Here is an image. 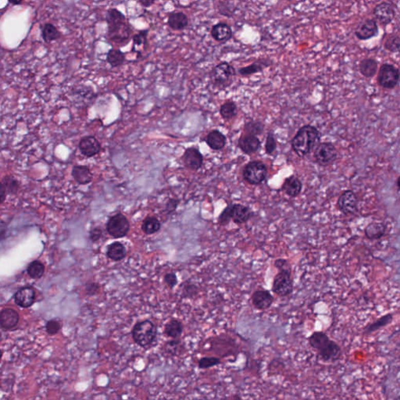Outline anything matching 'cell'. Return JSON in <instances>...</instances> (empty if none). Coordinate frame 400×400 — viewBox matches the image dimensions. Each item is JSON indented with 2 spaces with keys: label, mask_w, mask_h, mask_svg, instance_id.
Here are the masks:
<instances>
[{
  "label": "cell",
  "mask_w": 400,
  "mask_h": 400,
  "mask_svg": "<svg viewBox=\"0 0 400 400\" xmlns=\"http://www.w3.org/2000/svg\"><path fill=\"white\" fill-rule=\"evenodd\" d=\"M107 25L106 40L117 47L127 46L133 36V28L125 15L117 8H110L106 13Z\"/></svg>",
  "instance_id": "cell-1"
},
{
  "label": "cell",
  "mask_w": 400,
  "mask_h": 400,
  "mask_svg": "<svg viewBox=\"0 0 400 400\" xmlns=\"http://www.w3.org/2000/svg\"><path fill=\"white\" fill-rule=\"evenodd\" d=\"M274 265L278 269V272L274 277L272 292L278 297L289 296L294 290L291 264L286 259L278 258L275 260Z\"/></svg>",
  "instance_id": "cell-2"
},
{
  "label": "cell",
  "mask_w": 400,
  "mask_h": 400,
  "mask_svg": "<svg viewBox=\"0 0 400 400\" xmlns=\"http://www.w3.org/2000/svg\"><path fill=\"white\" fill-rule=\"evenodd\" d=\"M308 342L323 361L335 362L342 356L341 347L324 332H313L308 338Z\"/></svg>",
  "instance_id": "cell-3"
},
{
  "label": "cell",
  "mask_w": 400,
  "mask_h": 400,
  "mask_svg": "<svg viewBox=\"0 0 400 400\" xmlns=\"http://www.w3.org/2000/svg\"><path fill=\"white\" fill-rule=\"evenodd\" d=\"M321 135L314 126H303L292 140V148L299 157H304L320 143Z\"/></svg>",
  "instance_id": "cell-4"
},
{
  "label": "cell",
  "mask_w": 400,
  "mask_h": 400,
  "mask_svg": "<svg viewBox=\"0 0 400 400\" xmlns=\"http://www.w3.org/2000/svg\"><path fill=\"white\" fill-rule=\"evenodd\" d=\"M236 70L228 62H221L210 72V84L217 89H225L232 84Z\"/></svg>",
  "instance_id": "cell-5"
},
{
  "label": "cell",
  "mask_w": 400,
  "mask_h": 400,
  "mask_svg": "<svg viewBox=\"0 0 400 400\" xmlns=\"http://www.w3.org/2000/svg\"><path fill=\"white\" fill-rule=\"evenodd\" d=\"M157 335L156 325L152 321H141L137 323L132 330L134 341L142 347H148L154 342Z\"/></svg>",
  "instance_id": "cell-6"
},
{
  "label": "cell",
  "mask_w": 400,
  "mask_h": 400,
  "mask_svg": "<svg viewBox=\"0 0 400 400\" xmlns=\"http://www.w3.org/2000/svg\"><path fill=\"white\" fill-rule=\"evenodd\" d=\"M267 175V168L263 162L254 160L243 168V177L246 183L254 186L261 184Z\"/></svg>",
  "instance_id": "cell-7"
},
{
  "label": "cell",
  "mask_w": 400,
  "mask_h": 400,
  "mask_svg": "<svg viewBox=\"0 0 400 400\" xmlns=\"http://www.w3.org/2000/svg\"><path fill=\"white\" fill-rule=\"evenodd\" d=\"M106 228L110 235L114 239H120L129 234L130 222L125 215L121 213H116L108 220Z\"/></svg>",
  "instance_id": "cell-8"
},
{
  "label": "cell",
  "mask_w": 400,
  "mask_h": 400,
  "mask_svg": "<svg viewBox=\"0 0 400 400\" xmlns=\"http://www.w3.org/2000/svg\"><path fill=\"white\" fill-rule=\"evenodd\" d=\"M399 78V70L392 64H383L377 73V83L385 89L395 88L398 85Z\"/></svg>",
  "instance_id": "cell-9"
},
{
  "label": "cell",
  "mask_w": 400,
  "mask_h": 400,
  "mask_svg": "<svg viewBox=\"0 0 400 400\" xmlns=\"http://www.w3.org/2000/svg\"><path fill=\"white\" fill-rule=\"evenodd\" d=\"M314 157L320 166H330L336 161L338 151L332 142H320L314 150Z\"/></svg>",
  "instance_id": "cell-10"
},
{
  "label": "cell",
  "mask_w": 400,
  "mask_h": 400,
  "mask_svg": "<svg viewBox=\"0 0 400 400\" xmlns=\"http://www.w3.org/2000/svg\"><path fill=\"white\" fill-rule=\"evenodd\" d=\"M338 210L346 216L354 214L357 211L358 199L356 194L352 190H347L342 192L338 198Z\"/></svg>",
  "instance_id": "cell-11"
},
{
  "label": "cell",
  "mask_w": 400,
  "mask_h": 400,
  "mask_svg": "<svg viewBox=\"0 0 400 400\" xmlns=\"http://www.w3.org/2000/svg\"><path fill=\"white\" fill-rule=\"evenodd\" d=\"M250 300L256 310L264 311L271 307L275 297L268 290L257 289L251 295Z\"/></svg>",
  "instance_id": "cell-12"
},
{
  "label": "cell",
  "mask_w": 400,
  "mask_h": 400,
  "mask_svg": "<svg viewBox=\"0 0 400 400\" xmlns=\"http://www.w3.org/2000/svg\"><path fill=\"white\" fill-rule=\"evenodd\" d=\"M183 165L191 171H197L204 165V156L196 147L186 149L181 156Z\"/></svg>",
  "instance_id": "cell-13"
},
{
  "label": "cell",
  "mask_w": 400,
  "mask_h": 400,
  "mask_svg": "<svg viewBox=\"0 0 400 400\" xmlns=\"http://www.w3.org/2000/svg\"><path fill=\"white\" fill-rule=\"evenodd\" d=\"M78 148L83 156L91 158L100 153L102 146L96 137L93 135H87L81 138Z\"/></svg>",
  "instance_id": "cell-14"
},
{
  "label": "cell",
  "mask_w": 400,
  "mask_h": 400,
  "mask_svg": "<svg viewBox=\"0 0 400 400\" xmlns=\"http://www.w3.org/2000/svg\"><path fill=\"white\" fill-rule=\"evenodd\" d=\"M378 26L377 22L373 19H365L356 27L355 34L359 40H368L377 35Z\"/></svg>",
  "instance_id": "cell-15"
},
{
  "label": "cell",
  "mask_w": 400,
  "mask_h": 400,
  "mask_svg": "<svg viewBox=\"0 0 400 400\" xmlns=\"http://www.w3.org/2000/svg\"><path fill=\"white\" fill-rule=\"evenodd\" d=\"M374 16L378 21L379 23L383 25H388L392 23L395 16L394 7L388 3H381L374 7Z\"/></svg>",
  "instance_id": "cell-16"
},
{
  "label": "cell",
  "mask_w": 400,
  "mask_h": 400,
  "mask_svg": "<svg viewBox=\"0 0 400 400\" xmlns=\"http://www.w3.org/2000/svg\"><path fill=\"white\" fill-rule=\"evenodd\" d=\"M238 146L245 154L251 155L257 153L261 149V142L260 138L256 135L243 133L239 138Z\"/></svg>",
  "instance_id": "cell-17"
},
{
  "label": "cell",
  "mask_w": 400,
  "mask_h": 400,
  "mask_svg": "<svg viewBox=\"0 0 400 400\" xmlns=\"http://www.w3.org/2000/svg\"><path fill=\"white\" fill-rule=\"evenodd\" d=\"M34 299L35 293L32 287H23L15 293V303L22 308H28L32 306Z\"/></svg>",
  "instance_id": "cell-18"
},
{
  "label": "cell",
  "mask_w": 400,
  "mask_h": 400,
  "mask_svg": "<svg viewBox=\"0 0 400 400\" xmlns=\"http://www.w3.org/2000/svg\"><path fill=\"white\" fill-rule=\"evenodd\" d=\"M71 176L75 183L80 186H86L93 181V174L88 167L85 165H76L72 168Z\"/></svg>",
  "instance_id": "cell-19"
},
{
  "label": "cell",
  "mask_w": 400,
  "mask_h": 400,
  "mask_svg": "<svg viewBox=\"0 0 400 400\" xmlns=\"http://www.w3.org/2000/svg\"><path fill=\"white\" fill-rule=\"evenodd\" d=\"M189 23V17L183 12L174 11L168 14V25L173 31H183Z\"/></svg>",
  "instance_id": "cell-20"
},
{
  "label": "cell",
  "mask_w": 400,
  "mask_h": 400,
  "mask_svg": "<svg viewBox=\"0 0 400 400\" xmlns=\"http://www.w3.org/2000/svg\"><path fill=\"white\" fill-rule=\"evenodd\" d=\"M210 34L215 41L218 43H224L228 41L232 38L233 31L229 25L220 22L212 27Z\"/></svg>",
  "instance_id": "cell-21"
},
{
  "label": "cell",
  "mask_w": 400,
  "mask_h": 400,
  "mask_svg": "<svg viewBox=\"0 0 400 400\" xmlns=\"http://www.w3.org/2000/svg\"><path fill=\"white\" fill-rule=\"evenodd\" d=\"M282 191L291 198H296L301 193L303 183L299 177L291 175L284 181L282 186Z\"/></svg>",
  "instance_id": "cell-22"
},
{
  "label": "cell",
  "mask_w": 400,
  "mask_h": 400,
  "mask_svg": "<svg viewBox=\"0 0 400 400\" xmlns=\"http://www.w3.org/2000/svg\"><path fill=\"white\" fill-rule=\"evenodd\" d=\"M252 215L253 213L249 207L243 204H233L232 222L236 225H241L247 223L252 217Z\"/></svg>",
  "instance_id": "cell-23"
},
{
  "label": "cell",
  "mask_w": 400,
  "mask_h": 400,
  "mask_svg": "<svg viewBox=\"0 0 400 400\" xmlns=\"http://www.w3.org/2000/svg\"><path fill=\"white\" fill-rule=\"evenodd\" d=\"M19 321V315L15 310L12 308H5L0 314V324L1 327L6 330H10L16 327Z\"/></svg>",
  "instance_id": "cell-24"
},
{
  "label": "cell",
  "mask_w": 400,
  "mask_h": 400,
  "mask_svg": "<svg viewBox=\"0 0 400 400\" xmlns=\"http://www.w3.org/2000/svg\"><path fill=\"white\" fill-rule=\"evenodd\" d=\"M205 142L211 150L217 151L222 150L225 147L227 138L220 131L213 130L206 137Z\"/></svg>",
  "instance_id": "cell-25"
},
{
  "label": "cell",
  "mask_w": 400,
  "mask_h": 400,
  "mask_svg": "<svg viewBox=\"0 0 400 400\" xmlns=\"http://www.w3.org/2000/svg\"><path fill=\"white\" fill-rule=\"evenodd\" d=\"M40 29H41L42 39L47 44L57 41L62 37V34L59 31L58 28L53 24L49 22L42 25Z\"/></svg>",
  "instance_id": "cell-26"
},
{
  "label": "cell",
  "mask_w": 400,
  "mask_h": 400,
  "mask_svg": "<svg viewBox=\"0 0 400 400\" xmlns=\"http://www.w3.org/2000/svg\"><path fill=\"white\" fill-rule=\"evenodd\" d=\"M126 61L125 53L120 49L111 48L106 52V61L112 68L124 65Z\"/></svg>",
  "instance_id": "cell-27"
},
{
  "label": "cell",
  "mask_w": 400,
  "mask_h": 400,
  "mask_svg": "<svg viewBox=\"0 0 400 400\" xmlns=\"http://www.w3.org/2000/svg\"><path fill=\"white\" fill-rule=\"evenodd\" d=\"M184 325L177 319H171L165 327V334L167 337L171 338H179L183 335Z\"/></svg>",
  "instance_id": "cell-28"
},
{
  "label": "cell",
  "mask_w": 400,
  "mask_h": 400,
  "mask_svg": "<svg viewBox=\"0 0 400 400\" xmlns=\"http://www.w3.org/2000/svg\"><path fill=\"white\" fill-rule=\"evenodd\" d=\"M270 65V62H267L266 60H261V61L252 63L250 65L239 68L238 72H239V75L243 77L250 76V75L263 71L266 67H269Z\"/></svg>",
  "instance_id": "cell-29"
},
{
  "label": "cell",
  "mask_w": 400,
  "mask_h": 400,
  "mask_svg": "<svg viewBox=\"0 0 400 400\" xmlns=\"http://www.w3.org/2000/svg\"><path fill=\"white\" fill-rule=\"evenodd\" d=\"M386 226L381 222H372L365 228V235L371 240L381 239L386 234Z\"/></svg>",
  "instance_id": "cell-30"
},
{
  "label": "cell",
  "mask_w": 400,
  "mask_h": 400,
  "mask_svg": "<svg viewBox=\"0 0 400 400\" xmlns=\"http://www.w3.org/2000/svg\"><path fill=\"white\" fill-rule=\"evenodd\" d=\"M106 256L112 261H121L126 256L125 246L120 242L113 243L107 247Z\"/></svg>",
  "instance_id": "cell-31"
},
{
  "label": "cell",
  "mask_w": 400,
  "mask_h": 400,
  "mask_svg": "<svg viewBox=\"0 0 400 400\" xmlns=\"http://www.w3.org/2000/svg\"><path fill=\"white\" fill-rule=\"evenodd\" d=\"M359 72L365 78H373L377 73V62L374 59L367 58L359 63Z\"/></svg>",
  "instance_id": "cell-32"
},
{
  "label": "cell",
  "mask_w": 400,
  "mask_h": 400,
  "mask_svg": "<svg viewBox=\"0 0 400 400\" xmlns=\"http://www.w3.org/2000/svg\"><path fill=\"white\" fill-rule=\"evenodd\" d=\"M161 228V224L156 216H148L144 219L142 224V230L146 234H153L158 232Z\"/></svg>",
  "instance_id": "cell-33"
},
{
  "label": "cell",
  "mask_w": 400,
  "mask_h": 400,
  "mask_svg": "<svg viewBox=\"0 0 400 400\" xmlns=\"http://www.w3.org/2000/svg\"><path fill=\"white\" fill-rule=\"evenodd\" d=\"M220 114L225 121H230L237 116V104L231 100L225 101L220 107Z\"/></svg>",
  "instance_id": "cell-34"
},
{
  "label": "cell",
  "mask_w": 400,
  "mask_h": 400,
  "mask_svg": "<svg viewBox=\"0 0 400 400\" xmlns=\"http://www.w3.org/2000/svg\"><path fill=\"white\" fill-rule=\"evenodd\" d=\"M392 319H393V317H392V314H387V315L383 316L381 318H379L378 320L374 321V323L370 324L368 327L365 328L363 333L366 334V335H370V334L376 332L378 329L390 324L392 321Z\"/></svg>",
  "instance_id": "cell-35"
},
{
  "label": "cell",
  "mask_w": 400,
  "mask_h": 400,
  "mask_svg": "<svg viewBox=\"0 0 400 400\" xmlns=\"http://www.w3.org/2000/svg\"><path fill=\"white\" fill-rule=\"evenodd\" d=\"M148 35L149 29L140 30L138 32L135 33L132 36V52H133L135 47H140L143 46L147 47L148 46Z\"/></svg>",
  "instance_id": "cell-36"
},
{
  "label": "cell",
  "mask_w": 400,
  "mask_h": 400,
  "mask_svg": "<svg viewBox=\"0 0 400 400\" xmlns=\"http://www.w3.org/2000/svg\"><path fill=\"white\" fill-rule=\"evenodd\" d=\"M1 183L4 185L7 190V195H15L19 191V181L12 175H6L2 179Z\"/></svg>",
  "instance_id": "cell-37"
},
{
  "label": "cell",
  "mask_w": 400,
  "mask_h": 400,
  "mask_svg": "<svg viewBox=\"0 0 400 400\" xmlns=\"http://www.w3.org/2000/svg\"><path fill=\"white\" fill-rule=\"evenodd\" d=\"M27 271L31 278L39 279L44 275L45 267L43 263L39 261H34L28 265Z\"/></svg>",
  "instance_id": "cell-38"
},
{
  "label": "cell",
  "mask_w": 400,
  "mask_h": 400,
  "mask_svg": "<svg viewBox=\"0 0 400 400\" xmlns=\"http://www.w3.org/2000/svg\"><path fill=\"white\" fill-rule=\"evenodd\" d=\"M222 363V359L216 356H203L198 359V367L199 369L207 370Z\"/></svg>",
  "instance_id": "cell-39"
},
{
  "label": "cell",
  "mask_w": 400,
  "mask_h": 400,
  "mask_svg": "<svg viewBox=\"0 0 400 400\" xmlns=\"http://www.w3.org/2000/svg\"><path fill=\"white\" fill-rule=\"evenodd\" d=\"M264 124L261 121H249L245 124L243 133L257 136L261 135L264 132Z\"/></svg>",
  "instance_id": "cell-40"
},
{
  "label": "cell",
  "mask_w": 400,
  "mask_h": 400,
  "mask_svg": "<svg viewBox=\"0 0 400 400\" xmlns=\"http://www.w3.org/2000/svg\"><path fill=\"white\" fill-rule=\"evenodd\" d=\"M385 49L392 52H397L400 49V36L395 34H389L386 37L384 43Z\"/></svg>",
  "instance_id": "cell-41"
},
{
  "label": "cell",
  "mask_w": 400,
  "mask_h": 400,
  "mask_svg": "<svg viewBox=\"0 0 400 400\" xmlns=\"http://www.w3.org/2000/svg\"><path fill=\"white\" fill-rule=\"evenodd\" d=\"M232 207L233 204H229L224 209L223 211L219 215L217 222L220 226H226L232 220Z\"/></svg>",
  "instance_id": "cell-42"
},
{
  "label": "cell",
  "mask_w": 400,
  "mask_h": 400,
  "mask_svg": "<svg viewBox=\"0 0 400 400\" xmlns=\"http://www.w3.org/2000/svg\"><path fill=\"white\" fill-rule=\"evenodd\" d=\"M277 150V142L273 134L269 133L266 138L265 151L268 155H272Z\"/></svg>",
  "instance_id": "cell-43"
},
{
  "label": "cell",
  "mask_w": 400,
  "mask_h": 400,
  "mask_svg": "<svg viewBox=\"0 0 400 400\" xmlns=\"http://www.w3.org/2000/svg\"><path fill=\"white\" fill-rule=\"evenodd\" d=\"M61 324L56 320H51L48 321L46 325V332L49 335H53L58 333L59 331L61 330Z\"/></svg>",
  "instance_id": "cell-44"
},
{
  "label": "cell",
  "mask_w": 400,
  "mask_h": 400,
  "mask_svg": "<svg viewBox=\"0 0 400 400\" xmlns=\"http://www.w3.org/2000/svg\"><path fill=\"white\" fill-rule=\"evenodd\" d=\"M165 282L170 288H174L177 284V277L174 272H170L165 275Z\"/></svg>",
  "instance_id": "cell-45"
},
{
  "label": "cell",
  "mask_w": 400,
  "mask_h": 400,
  "mask_svg": "<svg viewBox=\"0 0 400 400\" xmlns=\"http://www.w3.org/2000/svg\"><path fill=\"white\" fill-rule=\"evenodd\" d=\"M102 234H103V231H102L100 228H94L90 231L89 238L93 243L99 241L100 238H101Z\"/></svg>",
  "instance_id": "cell-46"
},
{
  "label": "cell",
  "mask_w": 400,
  "mask_h": 400,
  "mask_svg": "<svg viewBox=\"0 0 400 400\" xmlns=\"http://www.w3.org/2000/svg\"><path fill=\"white\" fill-rule=\"evenodd\" d=\"M197 293H198L197 286L193 284H189V285L185 287L183 294H186L185 297H186V295H188L187 297H192V295H196Z\"/></svg>",
  "instance_id": "cell-47"
},
{
  "label": "cell",
  "mask_w": 400,
  "mask_h": 400,
  "mask_svg": "<svg viewBox=\"0 0 400 400\" xmlns=\"http://www.w3.org/2000/svg\"><path fill=\"white\" fill-rule=\"evenodd\" d=\"M179 201L175 198H171L167 204L166 210L169 212H173L177 209V205H178Z\"/></svg>",
  "instance_id": "cell-48"
},
{
  "label": "cell",
  "mask_w": 400,
  "mask_h": 400,
  "mask_svg": "<svg viewBox=\"0 0 400 400\" xmlns=\"http://www.w3.org/2000/svg\"><path fill=\"white\" fill-rule=\"evenodd\" d=\"M140 5L144 8H150L156 4V0H138Z\"/></svg>",
  "instance_id": "cell-49"
},
{
  "label": "cell",
  "mask_w": 400,
  "mask_h": 400,
  "mask_svg": "<svg viewBox=\"0 0 400 400\" xmlns=\"http://www.w3.org/2000/svg\"><path fill=\"white\" fill-rule=\"evenodd\" d=\"M1 195H0V198H1V200H0V203H1V204H4V202H5L6 198H7V190H6L5 187H4V185L1 183Z\"/></svg>",
  "instance_id": "cell-50"
},
{
  "label": "cell",
  "mask_w": 400,
  "mask_h": 400,
  "mask_svg": "<svg viewBox=\"0 0 400 400\" xmlns=\"http://www.w3.org/2000/svg\"><path fill=\"white\" fill-rule=\"evenodd\" d=\"M98 288H99V287H98V285H96V284H91V285H88V286H87L86 289L88 294L93 295L96 293Z\"/></svg>",
  "instance_id": "cell-51"
},
{
  "label": "cell",
  "mask_w": 400,
  "mask_h": 400,
  "mask_svg": "<svg viewBox=\"0 0 400 400\" xmlns=\"http://www.w3.org/2000/svg\"><path fill=\"white\" fill-rule=\"evenodd\" d=\"M24 2H25V0H8L9 4L13 6L22 5Z\"/></svg>",
  "instance_id": "cell-52"
},
{
  "label": "cell",
  "mask_w": 400,
  "mask_h": 400,
  "mask_svg": "<svg viewBox=\"0 0 400 400\" xmlns=\"http://www.w3.org/2000/svg\"><path fill=\"white\" fill-rule=\"evenodd\" d=\"M5 228H7L5 222H4V221H2V222H1V237H2V239H4V234H5Z\"/></svg>",
  "instance_id": "cell-53"
},
{
  "label": "cell",
  "mask_w": 400,
  "mask_h": 400,
  "mask_svg": "<svg viewBox=\"0 0 400 400\" xmlns=\"http://www.w3.org/2000/svg\"><path fill=\"white\" fill-rule=\"evenodd\" d=\"M397 186H398V189H400V176L399 177L397 178V181H396Z\"/></svg>",
  "instance_id": "cell-54"
}]
</instances>
